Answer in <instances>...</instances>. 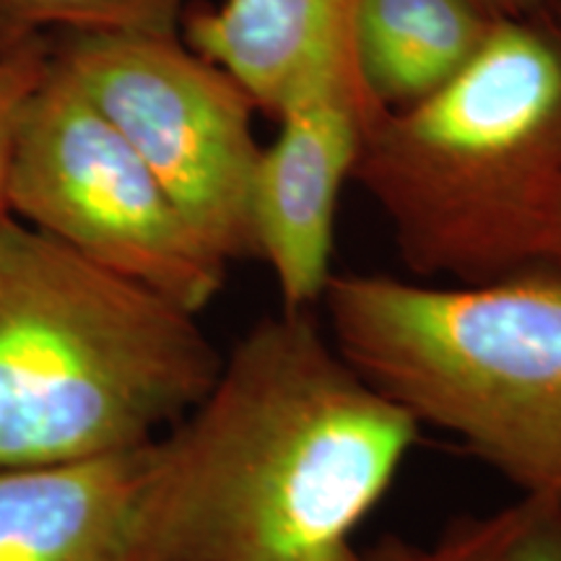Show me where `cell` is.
<instances>
[{
	"label": "cell",
	"mask_w": 561,
	"mask_h": 561,
	"mask_svg": "<svg viewBox=\"0 0 561 561\" xmlns=\"http://www.w3.org/2000/svg\"><path fill=\"white\" fill-rule=\"evenodd\" d=\"M546 9H549L553 16L561 21V0H546Z\"/></svg>",
	"instance_id": "obj_16"
},
{
	"label": "cell",
	"mask_w": 561,
	"mask_h": 561,
	"mask_svg": "<svg viewBox=\"0 0 561 561\" xmlns=\"http://www.w3.org/2000/svg\"><path fill=\"white\" fill-rule=\"evenodd\" d=\"M416 439L312 310L263 318L153 445L146 561H364L354 533Z\"/></svg>",
	"instance_id": "obj_1"
},
{
	"label": "cell",
	"mask_w": 561,
	"mask_h": 561,
	"mask_svg": "<svg viewBox=\"0 0 561 561\" xmlns=\"http://www.w3.org/2000/svg\"><path fill=\"white\" fill-rule=\"evenodd\" d=\"M219 369L193 312L0 219V468L149 445Z\"/></svg>",
	"instance_id": "obj_3"
},
{
	"label": "cell",
	"mask_w": 561,
	"mask_h": 561,
	"mask_svg": "<svg viewBox=\"0 0 561 561\" xmlns=\"http://www.w3.org/2000/svg\"><path fill=\"white\" fill-rule=\"evenodd\" d=\"M419 276L551 265L561 227V21L502 19L455 79L364 125L354 178Z\"/></svg>",
	"instance_id": "obj_2"
},
{
	"label": "cell",
	"mask_w": 561,
	"mask_h": 561,
	"mask_svg": "<svg viewBox=\"0 0 561 561\" xmlns=\"http://www.w3.org/2000/svg\"><path fill=\"white\" fill-rule=\"evenodd\" d=\"M364 561H561V500L520 496L507 507L450 525L437 541L388 538Z\"/></svg>",
	"instance_id": "obj_11"
},
{
	"label": "cell",
	"mask_w": 561,
	"mask_h": 561,
	"mask_svg": "<svg viewBox=\"0 0 561 561\" xmlns=\"http://www.w3.org/2000/svg\"><path fill=\"white\" fill-rule=\"evenodd\" d=\"M553 268L561 271V227H559V237H557V250H553V261H551Z\"/></svg>",
	"instance_id": "obj_15"
},
{
	"label": "cell",
	"mask_w": 561,
	"mask_h": 561,
	"mask_svg": "<svg viewBox=\"0 0 561 561\" xmlns=\"http://www.w3.org/2000/svg\"><path fill=\"white\" fill-rule=\"evenodd\" d=\"M53 42L0 24V219L9 214V174L21 115L47 76Z\"/></svg>",
	"instance_id": "obj_13"
},
{
	"label": "cell",
	"mask_w": 561,
	"mask_h": 561,
	"mask_svg": "<svg viewBox=\"0 0 561 561\" xmlns=\"http://www.w3.org/2000/svg\"><path fill=\"white\" fill-rule=\"evenodd\" d=\"M9 214L193 314L227 280L229 263L195 234L55 55L21 115Z\"/></svg>",
	"instance_id": "obj_5"
},
{
	"label": "cell",
	"mask_w": 561,
	"mask_h": 561,
	"mask_svg": "<svg viewBox=\"0 0 561 561\" xmlns=\"http://www.w3.org/2000/svg\"><path fill=\"white\" fill-rule=\"evenodd\" d=\"M153 445L0 468V561H146Z\"/></svg>",
	"instance_id": "obj_8"
},
{
	"label": "cell",
	"mask_w": 561,
	"mask_h": 561,
	"mask_svg": "<svg viewBox=\"0 0 561 561\" xmlns=\"http://www.w3.org/2000/svg\"><path fill=\"white\" fill-rule=\"evenodd\" d=\"M53 55L224 263L255 257V102L180 34H68Z\"/></svg>",
	"instance_id": "obj_6"
},
{
	"label": "cell",
	"mask_w": 561,
	"mask_h": 561,
	"mask_svg": "<svg viewBox=\"0 0 561 561\" xmlns=\"http://www.w3.org/2000/svg\"><path fill=\"white\" fill-rule=\"evenodd\" d=\"M476 3L494 19H517L546 9V0H476Z\"/></svg>",
	"instance_id": "obj_14"
},
{
	"label": "cell",
	"mask_w": 561,
	"mask_h": 561,
	"mask_svg": "<svg viewBox=\"0 0 561 561\" xmlns=\"http://www.w3.org/2000/svg\"><path fill=\"white\" fill-rule=\"evenodd\" d=\"M339 354L416 426L453 434L520 496L561 500V271L426 286L333 273Z\"/></svg>",
	"instance_id": "obj_4"
},
{
	"label": "cell",
	"mask_w": 561,
	"mask_h": 561,
	"mask_svg": "<svg viewBox=\"0 0 561 561\" xmlns=\"http://www.w3.org/2000/svg\"><path fill=\"white\" fill-rule=\"evenodd\" d=\"M187 0H0V24L21 34H180Z\"/></svg>",
	"instance_id": "obj_12"
},
{
	"label": "cell",
	"mask_w": 561,
	"mask_h": 561,
	"mask_svg": "<svg viewBox=\"0 0 561 561\" xmlns=\"http://www.w3.org/2000/svg\"><path fill=\"white\" fill-rule=\"evenodd\" d=\"M496 21L476 0H354L356 79L377 110L413 107L479 55Z\"/></svg>",
	"instance_id": "obj_10"
},
{
	"label": "cell",
	"mask_w": 561,
	"mask_h": 561,
	"mask_svg": "<svg viewBox=\"0 0 561 561\" xmlns=\"http://www.w3.org/2000/svg\"><path fill=\"white\" fill-rule=\"evenodd\" d=\"M377 112L348 70L299 91L273 117L278 133L261 149L250 210L255 257L273 273L280 310L307 312L322 301L343 185Z\"/></svg>",
	"instance_id": "obj_7"
},
{
	"label": "cell",
	"mask_w": 561,
	"mask_h": 561,
	"mask_svg": "<svg viewBox=\"0 0 561 561\" xmlns=\"http://www.w3.org/2000/svg\"><path fill=\"white\" fill-rule=\"evenodd\" d=\"M351 3L221 0L210 9H187L180 39L227 70L263 115L276 117L299 91L354 70Z\"/></svg>",
	"instance_id": "obj_9"
}]
</instances>
